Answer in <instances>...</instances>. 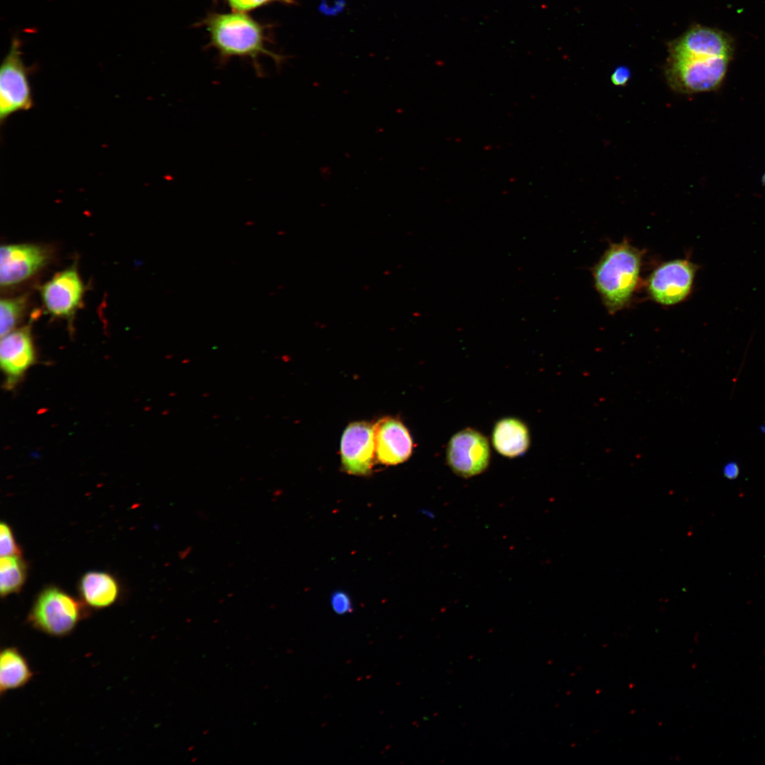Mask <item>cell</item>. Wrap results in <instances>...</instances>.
Returning <instances> with one entry per match:
<instances>
[{
  "label": "cell",
  "mask_w": 765,
  "mask_h": 765,
  "mask_svg": "<svg viewBox=\"0 0 765 765\" xmlns=\"http://www.w3.org/2000/svg\"><path fill=\"white\" fill-rule=\"evenodd\" d=\"M735 52L727 33L696 26L671 46L668 74L673 85L688 93L713 91L722 84Z\"/></svg>",
  "instance_id": "1"
},
{
  "label": "cell",
  "mask_w": 765,
  "mask_h": 765,
  "mask_svg": "<svg viewBox=\"0 0 765 765\" xmlns=\"http://www.w3.org/2000/svg\"><path fill=\"white\" fill-rule=\"evenodd\" d=\"M209 36L208 47L217 53L219 63L226 64L234 57L246 59L252 64L256 74L264 75L259 62L261 56H268L280 67L285 57L268 48L271 42L266 24L240 12L208 13L198 23Z\"/></svg>",
  "instance_id": "2"
},
{
  "label": "cell",
  "mask_w": 765,
  "mask_h": 765,
  "mask_svg": "<svg viewBox=\"0 0 765 765\" xmlns=\"http://www.w3.org/2000/svg\"><path fill=\"white\" fill-rule=\"evenodd\" d=\"M642 251L627 240L611 244L592 270L595 288L607 311L629 305L638 284Z\"/></svg>",
  "instance_id": "3"
},
{
  "label": "cell",
  "mask_w": 765,
  "mask_h": 765,
  "mask_svg": "<svg viewBox=\"0 0 765 765\" xmlns=\"http://www.w3.org/2000/svg\"><path fill=\"white\" fill-rule=\"evenodd\" d=\"M84 604L56 586L44 589L37 596L28 616L36 629L52 636L69 634L84 617Z\"/></svg>",
  "instance_id": "4"
},
{
  "label": "cell",
  "mask_w": 765,
  "mask_h": 765,
  "mask_svg": "<svg viewBox=\"0 0 765 765\" xmlns=\"http://www.w3.org/2000/svg\"><path fill=\"white\" fill-rule=\"evenodd\" d=\"M33 105L28 69L23 60L21 42L18 37H13L0 69L1 123L16 112L29 110Z\"/></svg>",
  "instance_id": "5"
},
{
  "label": "cell",
  "mask_w": 765,
  "mask_h": 765,
  "mask_svg": "<svg viewBox=\"0 0 765 765\" xmlns=\"http://www.w3.org/2000/svg\"><path fill=\"white\" fill-rule=\"evenodd\" d=\"M697 266L686 259L669 261L658 266L647 282L649 296L657 303L676 305L690 295Z\"/></svg>",
  "instance_id": "6"
},
{
  "label": "cell",
  "mask_w": 765,
  "mask_h": 765,
  "mask_svg": "<svg viewBox=\"0 0 765 765\" xmlns=\"http://www.w3.org/2000/svg\"><path fill=\"white\" fill-rule=\"evenodd\" d=\"M446 456L449 467L458 475L467 478L480 475L489 463L488 441L475 429H463L450 439Z\"/></svg>",
  "instance_id": "7"
},
{
  "label": "cell",
  "mask_w": 765,
  "mask_h": 765,
  "mask_svg": "<svg viewBox=\"0 0 765 765\" xmlns=\"http://www.w3.org/2000/svg\"><path fill=\"white\" fill-rule=\"evenodd\" d=\"M341 459L345 471L355 475H367L374 463L373 426L355 421L347 426L341 440Z\"/></svg>",
  "instance_id": "8"
},
{
  "label": "cell",
  "mask_w": 765,
  "mask_h": 765,
  "mask_svg": "<svg viewBox=\"0 0 765 765\" xmlns=\"http://www.w3.org/2000/svg\"><path fill=\"white\" fill-rule=\"evenodd\" d=\"M49 259L47 249L30 244H7L0 249V284L8 287L32 276Z\"/></svg>",
  "instance_id": "9"
},
{
  "label": "cell",
  "mask_w": 765,
  "mask_h": 765,
  "mask_svg": "<svg viewBox=\"0 0 765 765\" xmlns=\"http://www.w3.org/2000/svg\"><path fill=\"white\" fill-rule=\"evenodd\" d=\"M84 287L74 267L56 273L40 289L47 311L53 316L71 318L81 301Z\"/></svg>",
  "instance_id": "10"
},
{
  "label": "cell",
  "mask_w": 765,
  "mask_h": 765,
  "mask_svg": "<svg viewBox=\"0 0 765 765\" xmlns=\"http://www.w3.org/2000/svg\"><path fill=\"white\" fill-rule=\"evenodd\" d=\"M35 359V350L28 326L13 330L1 336L0 361L5 375V387L13 389L34 363Z\"/></svg>",
  "instance_id": "11"
},
{
  "label": "cell",
  "mask_w": 765,
  "mask_h": 765,
  "mask_svg": "<svg viewBox=\"0 0 765 765\" xmlns=\"http://www.w3.org/2000/svg\"><path fill=\"white\" fill-rule=\"evenodd\" d=\"M375 453L384 465H393L407 460L412 455L413 441L406 426L392 417H385L373 425Z\"/></svg>",
  "instance_id": "12"
},
{
  "label": "cell",
  "mask_w": 765,
  "mask_h": 765,
  "mask_svg": "<svg viewBox=\"0 0 765 765\" xmlns=\"http://www.w3.org/2000/svg\"><path fill=\"white\" fill-rule=\"evenodd\" d=\"M492 443L496 450L508 458L523 454L530 444L529 431L526 424L515 418H504L497 422L492 432Z\"/></svg>",
  "instance_id": "13"
},
{
  "label": "cell",
  "mask_w": 765,
  "mask_h": 765,
  "mask_svg": "<svg viewBox=\"0 0 765 765\" xmlns=\"http://www.w3.org/2000/svg\"><path fill=\"white\" fill-rule=\"evenodd\" d=\"M79 593L86 604L101 608L110 606L116 601L119 586L110 574L91 571L84 574L80 579Z\"/></svg>",
  "instance_id": "14"
},
{
  "label": "cell",
  "mask_w": 765,
  "mask_h": 765,
  "mask_svg": "<svg viewBox=\"0 0 765 765\" xmlns=\"http://www.w3.org/2000/svg\"><path fill=\"white\" fill-rule=\"evenodd\" d=\"M33 676L28 664L23 654L15 647L3 650L0 656V691L26 684Z\"/></svg>",
  "instance_id": "15"
},
{
  "label": "cell",
  "mask_w": 765,
  "mask_h": 765,
  "mask_svg": "<svg viewBox=\"0 0 765 765\" xmlns=\"http://www.w3.org/2000/svg\"><path fill=\"white\" fill-rule=\"evenodd\" d=\"M26 565L21 555L1 557L0 592L1 596H6L21 590L26 581Z\"/></svg>",
  "instance_id": "16"
},
{
  "label": "cell",
  "mask_w": 765,
  "mask_h": 765,
  "mask_svg": "<svg viewBox=\"0 0 765 765\" xmlns=\"http://www.w3.org/2000/svg\"><path fill=\"white\" fill-rule=\"evenodd\" d=\"M27 295L1 299L0 302L1 337L13 330L21 318L27 304Z\"/></svg>",
  "instance_id": "17"
},
{
  "label": "cell",
  "mask_w": 765,
  "mask_h": 765,
  "mask_svg": "<svg viewBox=\"0 0 765 765\" xmlns=\"http://www.w3.org/2000/svg\"><path fill=\"white\" fill-rule=\"evenodd\" d=\"M226 4L232 11L248 13L254 10L263 6L280 3L283 4H294L295 0H220Z\"/></svg>",
  "instance_id": "18"
},
{
  "label": "cell",
  "mask_w": 765,
  "mask_h": 765,
  "mask_svg": "<svg viewBox=\"0 0 765 765\" xmlns=\"http://www.w3.org/2000/svg\"><path fill=\"white\" fill-rule=\"evenodd\" d=\"M21 550L18 546L11 527L5 522L0 524V555L1 557L21 555Z\"/></svg>",
  "instance_id": "19"
},
{
  "label": "cell",
  "mask_w": 765,
  "mask_h": 765,
  "mask_svg": "<svg viewBox=\"0 0 765 765\" xmlns=\"http://www.w3.org/2000/svg\"><path fill=\"white\" fill-rule=\"evenodd\" d=\"M332 605L334 611L339 614L350 611L351 607L350 599L346 594L342 592H338L333 595Z\"/></svg>",
  "instance_id": "20"
},
{
  "label": "cell",
  "mask_w": 765,
  "mask_h": 765,
  "mask_svg": "<svg viewBox=\"0 0 765 765\" xmlns=\"http://www.w3.org/2000/svg\"><path fill=\"white\" fill-rule=\"evenodd\" d=\"M630 76V70L626 67H617L611 75V81L614 85L623 86L627 83Z\"/></svg>",
  "instance_id": "21"
},
{
  "label": "cell",
  "mask_w": 765,
  "mask_h": 765,
  "mask_svg": "<svg viewBox=\"0 0 765 765\" xmlns=\"http://www.w3.org/2000/svg\"><path fill=\"white\" fill-rule=\"evenodd\" d=\"M723 472L725 477L733 480L739 475L738 465L735 463H729L725 465Z\"/></svg>",
  "instance_id": "22"
},
{
  "label": "cell",
  "mask_w": 765,
  "mask_h": 765,
  "mask_svg": "<svg viewBox=\"0 0 765 765\" xmlns=\"http://www.w3.org/2000/svg\"><path fill=\"white\" fill-rule=\"evenodd\" d=\"M762 182L764 184H765V174L763 176Z\"/></svg>",
  "instance_id": "23"
}]
</instances>
